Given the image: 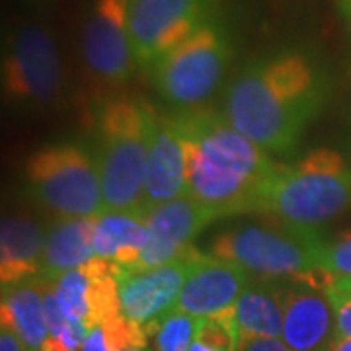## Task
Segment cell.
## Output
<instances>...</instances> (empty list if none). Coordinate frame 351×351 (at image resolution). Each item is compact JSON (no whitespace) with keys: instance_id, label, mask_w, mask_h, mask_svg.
Returning <instances> with one entry per match:
<instances>
[{"instance_id":"1","label":"cell","mask_w":351,"mask_h":351,"mask_svg":"<svg viewBox=\"0 0 351 351\" xmlns=\"http://www.w3.org/2000/svg\"><path fill=\"white\" fill-rule=\"evenodd\" d=\"M326 98L320 61L302 47H281L240 69L226 86L221 112L267 154H289Z\"/></svg>"},{"instance_id":"2","label":"cell","mask_w":351,"mask_h":351,"mask_svg":"<svg viewBox=\"0 0 351 351\" xmlns=\"http://www.w3.org/2000/svg\"><path fill=\"white\" fill-rule=\"evenodd\" d=\"M186 152L188 193L217 217L260 213L279 164L242 135L223 112L197 108L170 115Z\"/></svg>"},{"instance_id":"3","label":"cell","mask_w":351,"mask_h":351,"mask_svg":"<svg viewBox=\"0 0 351 351\" xmlns=\"http://www.w3.org/2000/svg\"><path fill=\"white\" fill-rule=\"evenodd\" d=\"M147 101L108 98L96 108L94 158L98 164L104 211H145L149 160Z\"/></svg>"},{"instance_id":"4","label":"cell","mask_w":351,"mask_h":351,"mask_svg":"<svg viewBox=\"0 0 351 351\" xmlns=\"http://www.w3.org/2000/svg\"><path fill=\"white\" fill-rule=\"evenodd\" d=\"M326 240L316 228L240 225L221 230L209 242V254L244 267L256 279L304 281L326 289L334 277L322 269Z\"/></svg>"},{"instance_id":"5","label":"cell","mask_w":351,"mask_h":351,"mask_svg":"<svg viewBox=\"0 0 351 351\" xmlns=\"http://www.w3.org/2000/svg\"><path fill=\"white\" fill-rule=\"evenodd\" d=\"M351 209V166L334 149H313L279 164L263 193L260 213L295 226L316 228Z\"/></svg>"},{"instance_id":"6","label":"cell","mask_w":351,"mask_h":351,"mask_svg":"<svg viewBox=\"0 0 351 351\" xmlns=\"http://www.w3.org/2000/svg\"><path fill=\"white\" fill-rule=\"evenodd\" d=\"M234 51L232 32L219 12L152 64V86L178 112L205 108L225 84Z\"/></svg>"},{"instance_id":"7","label":"cell","mask_w":351,"mask_h":351,"mask_svg":"<svg viewBox=\"0 0 351 351\" xmlns=\"http://www.w3.org/2000/svg\"><path fill=\"white\" fill-rule=\"evenodd\" d=\"M27 193L57 219H94L104 213V195L94 152L84 143L59 141L25 162Z\"/></svg>"},{"instance_id":"8","label":"cell","mask_w":351,"mask_h":351,"mask_svg":"<svg viewBox=\"0 0 351 351\" xmlns=\"http://www.w3.org/2000/svg\"><path fill=\"white\" fill-rule=\"evenodd\" d=\"M2 90L18 106L43 110L63 96V61L57 39L41 22L14 27L2 53Z\"/></svg>"},{"instance_id":"9","label":"cell","mask_w":351,"mask_h":351,"mask_svg":"<svg viewBox=\"0 0 351 351\" xmlns=\"http://www.w3.org/2000/svg\"><path fill=\"white\" fill-rule=\"evenodd\" d=\"M217 14L219 0H129V36L138 69L149 71Z\"/></svg>"},{"instance_id":"10","label":"cell","mask_w":351,"mask_h":351,"mask_svg":"<svg viewBox=\"0 0 351 351\" xmlns=\"http://www.w3.org/2000/svg\"><path fill=\"white\" fill-rule=\"evenodd\" d=\"M80 53L88 73L106 86H123L137 66L129 36V0H92L82 29Z\"/></svg>"},{"instance_id":"11","label":"cell","mask_w":351,"mask_h":351,"mask_svg":"<svg viewBox=\"0 0 351 351\" xmlns=\"http://www.w3.org/2000/svg\"><path fill=\"white\" fill-rule=\"evenodd\" d=\"M199 252L193 246L172 262L143 271H123L119 267V311L149 338H154L160 322L176 308L186 277Z\"/></svg>"},{"instance_id":"12","label":"cell","mask_w":351,"mask_h":351,"mask_svg":"<svg viewBox=\"0 0 351 351\" xmlns=\"http://www.w3.org/2000/svg\"><path fill=\"white\" fill-rule=\"evenodd\" d=\"M217 215L189 195L149 207L145 211L147 244L141 260L131 271H143L172 262L193 248V240Z\"/></svg>"},{"instance_id":"13","label":"cell","mask_w":351,"mask_h":351,"mask_svg":"<svg viewBox=\"0 0 351 351\" xmlns=\"http://www.w3.org/2000/svg\"><path fill=\"white\" fill-rule=\"evenodd\" d=\"M252 276L237 263L199 252L189 269L186 283L174 311L195 318L219 316L234 308V304L250 285Z\"/></svg>"},{"instance_id":"14","label":"cell","mask_w":351,"mask_h":351,"mask_svg":"<svg viewBox=\"0 0 351 351\" xmlns=\"http://www.w3.org/2000/svg\"><path fill=\"white\" fill-rule=\"evenodd\" d=\"M281 339L293 351H326L336 338L334 308L326 289L304 281H281Z\"/></svg>"},{"instance_id":"15","label":"cell","mask_w":351,"mask_h":351,"mask_svg":"<svg viewBox=\"0 0 351 351\" xmlns=\"http://www.w3.org/2000/svg\"><path fill=\"white\" fill-rule=\"evenodd\" d=\"M117 274V265L96 258L84 267L57 277L53 291L64 314L84 322L88 328L96 326L121 314Z\"/></svg>"},{"instance_id":"16","label":"cell","mask_w":351,"mask_h":351,"mask_svg":"<svg viewBox=\"0 0 351 351\" xmlns=\"http://www.w3.org/2000/svg\"><path fill=\"white\" fill-rule=\"evenodd\" d=\"M188 193L184 143L170 117L149 113V160L145 184V211ZM143 211V213H145Z\"/></svg>"},{"instance_id":"17","label":"cell","mask_w":351,"mask_h":351,"mask_svg":"<svg viewBox=\"0 0 351 351\" xmlns=\"http://www.w3.org/2000/svg\"><path fill=\"white\" fill-rule=\"evenodd\" d=\"M47 228L32 217L8 215L0 226V283L16 285L41 274Z\"/></svg>"},{"instance_id":"18","label":"cell","mask_w":351,"mask_h":351,"mask_svg":"<svg viewBox=\"0 0 351 351\" xmlns=\"http://www.w3.org/2000/svg\"><path fill=\"white\" fill-rule=\"evenodd\" d=\"M0 324L12 330L24 343L25 351H43L49 339L43 277L2 287Z\"/></svg>"},{"instance_id":"19","label":"cell","mask_w":351,"mask_h":351,"mask_svg":"<svg viewBox=\"0 0 351 351\" xmlns=\"http://www.w3.org/2000/svg\"><path fill=\"white\" fill-rule=\"evenodd\" d=\"M147 244L145 213L141 211H104L94 221L96 256L121 267L135 269Z\"/></svg>"},{"instance_id":"20","label":"cell","mask_w":351,"mask_h":351,"mask_svg":"<svg viewBox=\"0 0 351 351\" xmlns=\"http://www.w3.org/2000/svg\"><path fill=\"white\" fill-rule=\"evenodd\" d=\"M94 219H57L47 228L45 252L39 276L55 281L73 269L96 260Z\"/></svg>"},{"instance_id":"21","label":"cell","mask_w":351,"mask_h":351,"mask_svg":"<svg viewBox=\"0 0 351 351\" xmlns=\"http://www.w3.org/2000/svg\"><path fill=\"white\" fill-rule=\"evenodd\" d=\"M239 346L256 338H281L283 304L281 281H267L252 277L232 308Z\"/></svg>"},{"instance_id":"22","label":"cell","mask_w":351,"mask_h":351,"mask_svg":"<svg viewBox=\"0 0 351 351\" xmlns=\"http://www.w3.org/2000/svg\"><path fill=\"white\" fill-rule=\"evenodd\" d=\"M189 351H239V334L232 311L199 318L197 334Z\"/></svg>"},{"instance_id":"23","label":"cell","mask_w":351,"mask_h":351,"mask_svg":"<svg viewBox=\"0 0 351 351\" xmlns=\"http://www.w3.org/2000/svg\"><path fill=\"white\" fill-rule=\"evenodd\" d=\"M199 318L191 314L172 311L160 322L154 334L156 351H189L197 334Z\"/></svg>"},{"instance_id":"24","label":"cell","mask_w":351,"mask_h":351,"mask_svg":"<svg viewBox=\"0 0 351 351\" xmlns=\"http://www.w3.org/2000/svg\"><path fill=\"white\" fill-rule=\"evenodd\" d=\"M322 269L334 279H351V232L326 242L322 250Z\"/></svg>"},{"instance_id":"25","label":"cell","mask_w":351,"mask_h":351,"mask_svg":"<svg viewBox=\"0 0 351 351\" xmlns=\"http://www.w3.org/2000/svg\"><path fill=\"white\" fill-rule=\"evenodd\" d=\"M326 293L334 308L336 336L351 338V293L334 285V281L326 287Z\"/></svg>"},{"instance_id":"26","label":"cell","mask_w":351,"mask_h":351,"mask_svg":"<svg viewBox=\"0 0 351 351\" xmlns=\"http://www.w3.org/2000/svg\"><path fill=\"white\" fill-rule=\"evenodd\" d=\"M239 351H293L281 338H256L240 343Z\"/></svg>"},{"instance_id":"27","label":"cell","mask_w":351,"mask_h":351,"mask_svg":"<svg viewBox=\"0 0 351 351\" xmlns=\"http://www.w3.org/2000/svg\"><path fill=\"white\" fill-rule=\"evenodd\" d=\"M0 351H25L24 343L8 326L0 324Z\"/></svg>"},{"instance_id":"28","label":"cell","mask_w":351,"mask_h":351,"mask_svg":"<svg viewBox=\"0 0 351 351\" xmlns=\"http://www.w3.org/2000/svg\"><path fill=\"white\" fill-rule=\"evenodd\" d=\"M326 351H351V338L336 336L332 339V343H330V348Z\"/></svg>"},{"instance_id":"29","label":"cell","mask_w":351,"mask_h":351,"mask_svg":"<svg viewBox=\"0 0 351 351\" xmlns=\"http://www.w3.org/2000/svg\"><path fill=\"white\" fill-rule=\"evenodd\" d=\"M338 10L351 32V0H338Z\"/></svg>"},{"instance_id":"30","label":"cell","mask_w":351,"mask_h":351,"mask_svg":"<svg viewBox=\"0 0 351 351\" xmlns=\"http://www.w3.org/2000/svg\"><path fill=\"white\" fill-rule=\"evenodd\" d=\"M334 285H338V287L346 289V291L351 293V279H334Z\"/></svg>"},{"instance_id":"31","label":"cell","mask_w":351,"mask_h":351,"mask_svg":"<svg viewBox=\"0 0 351 351\" xmlns=\"http://www.w3.org/2000/svg\"><path fill=\"white\" fill-rule=\"evenodd\" d=\"M24 2H29V4H41V2H45V0H24Z\"/></svg>"},{"instance_id":"32","label":"cell","mask_w":351,"mask_h":351,"mask_svg":"<svg viewBox=\"0 0 351 351\" xmlns=\"http://www.w3.org/2000/svg\"><path fill=\"white\" fill-rule=\"evenodd\" d=\"M131 351H151V350H147V348H138V350H131Z\"/></svg>"}]
</instances>
